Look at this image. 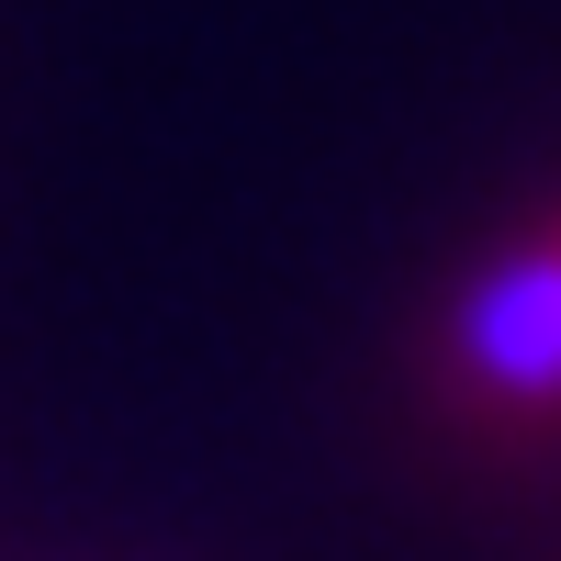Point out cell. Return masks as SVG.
<instances>
[{
	"instance_id": "cell-1",
	"label": "cell",
	"mask_w": 561,
	"mask_h": 561,
	"mask_svg": "<svg viewBox=\"0 0 561 561\" xmlns=\"http://www.w3.org/2000/svg\"><path fill=\"white\" fill-rule=\"evenodd\" d=\"M438 370L472 415H550L561 404V225L494 248L438 325Z\"/></svg>"
}]
</instances>
